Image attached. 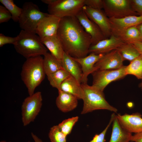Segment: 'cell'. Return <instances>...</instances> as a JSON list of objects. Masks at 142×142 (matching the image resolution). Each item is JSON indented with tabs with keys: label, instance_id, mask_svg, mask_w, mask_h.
Wrapping results in <instances>:
<instances>
[{
	"label": "cell",
	"instance_id": "5bb4252c",
	"mask_svg": "<svg viewBox=\"0 0 142 142\" xmlns=\"http://www.w3.org/2000/svg\"><path fill=\"white\" fill-rule=\"evenodd\" d=\"M124 61L119 52L116 49L104 54L95 66L98 70L116 69L124 66Z\"/></svg>",
	"mask_w": 142,
	"mask_h": 142
},
{
	"label": "cell",
	"instance_id": "30bf717a",
	"mask_svg": "<svg viewBox=\"0 0 142 142\" xmlns=\"http://www.w3.org/2000/svg\"><path fill=\"white\" fill-rule=\"evenodd\" d=\"M82 9L88 18L100 29L106 38L112 35L111 27L109 18L102 10L94 9L84 6Z\"/></svg>",
	"mask_w": 142,
	"mask_h": 142
},
{
	"label": "cell",
	"instance_id": "484cf974",
	"mask_svg": "<svg viewBox=\"0 0 142 142\" xmlns=\"http://www.w3.org/2000/svg\"><path fill=\"white\" fill-rule=\"evenodd\" d=\"M70 75L62 68L47 76L50 85L58 90L62 83Z\"/></svg>",
	"mask_w": 142,
	"mask_h": 142
},
{
	"label": "cell",
	"instance_id": "8d00e7d4",
	"mask_svg": "<svg viewBox=\"0 0 142 142\" xmlns=\"http://www.w3.org/2000/svg\"><path fill=\"white\" fill-rule=\"evenodd\" d=\"M32 137L35 142H43L41 139L39 138L37 136L33 133H31Z\"/></svg>",
	"mask_w": 142,
	"mask_h": 142
},
{
	"label": "cell",
	"instance_id": "d6a6232c",
	"mask_svg": "<svg viewBox=\"0 0 142 142\" xmlns=\"http://www.w3.org/2000/svg\"><path fill=\"white\" fill-rule=\"evenodd\" d=\"M133 11L139 16L142 15V0H130Z\"/></svg>",
	"mask_w": 142,
	"mask_h": 142
},
{
	"label": "cell",
	"instance_id": "3957f363",
	"mask_svg": "<svg viewBox=\"0 0 142 142\" xmlns=\"http://www.w3.org/2000/svg\"><path fill=\"white\" fill-rule=\"evenodd\" d=\"M36 34L22 30L17 36V40L14 45V48L18 53L26 59L44 55L48 52L47 49Z\"/></svg>",
	"mask_w": 142,
	"mask_h": 142
},
{
	"label": "cell",
	"instance_id": "4fadbf2b",
	"mask_svg": "<svg viewBox=\"0 0 142 142\" xmlns=\"http://www.w3.org/2000/svg\"><path fill=\"white\" fill-rule=\"evenodd\" d=\"M104 54L91 53L84 57L80 58H73L81 67L82 75L81 84L87 83L88 77L89 75L92 74L98 70L95 65Z\"/></svg>",
	"mask_w": 142,
	"mask_h": 142
},
{
	"label": "cell",
	"instance_id": "74e56055",
	"mask_svg": "<svg viewBox=\"0 0 142 142\" xmlns=\"http://www.w3.org/2000/svg\"><path fill=\"white\" fill-rule=\"evenodd\" d=\"M140 33L141 39L142 41V23L136 26Z\"/></svg>",
	"mask_w": 142,
	"mask_h": 142
},
{
	"label": "cell",
	"instance_id": "603a6c76",
	"mask_svg": "<svg viewBox=\"0 0 142 142\" xmlns=\"http://www.w3.org/2000/svg\"><path fill=\"white\" fill-rule=\"evenodd\" d=\"M124 43L133 44L142 42L140 33L136 26L130 27L112 34Z\"/></svg>",
	"mask_w": 142,
	"mask_h": 142
},
{
	"label": "cell",
	"instance_id": "9a60e30c",
	"mask_svg": "<svg viewBox=\"0 0 142 142\" xmlns=\"http://www.w3.org/2000/svg\"><path fill=\"white\" fill-rule=\"evenodd\" d=\"M121 126L130 132L137 134L142 132V115L136 113L116 115Z\"/></svg>",
	"mask_w": 142,
	"mask_h": 142
},
{
	"label": "cell",
	"instance_id": "ac0fdd59",
	"mask_svg": "<svg viewBox=\"0 0 142 142\" xmlns=\"http://www.w3.org/2000/svg\"><path fill=\"white\" fill-rule=\"evenodd\" d=\"M58 90V95L56 100V105L61 111L66 113L71 111L75 109L78 104V99L73 95Z\"/></svg>",
	"mask_w": 142,
	"mask_h": 142
},
{
	"label": "cell",
	"instance_id": "d4e9b609",
	"mask_svg": "<svg viewBox=\"0 0 142 142\" xmlns=\"http://www.w3.org/2000/svg\"><path fill=\"white\" fill-rule=\"evenodd\" d=\"M116 50L124 60H128L131 62L140 55L138 50L132 44L124 43Z\"/></svg>",
	"mask_w": 142,
	"mask_h": 142
},
{
	"label": "cell",
	"instance_id": "f546056e",
	"mask_svg": "<svg viewBox=\"0 0 142 142\" xmlns=\"http://www.w3.org/2000/svg\"><path fill=\"white\" fill-rule=\"evenodd\" d=\"M51 142H67V136L61 131L58 125H54L50 129L48 134Z\"/></svg>",
	"mask_w": 142,
	"mask_h": 142
},
{
	"label": "cell",
	"instance_id": "f1b7e54d",
	"mask_svg": "<svg viewBox=\"0 0 142 142\" xmlns=\"http://www.w3.org/2000/svg\"><path fill=\"white\" fill-rule=\"evenodd\" d=\"M78 119V116L73 117L63 120L58 125L62 132L67 136L70 133L73 127Z\"/></svg>",
	"mask_w": 142,
	"mask_h": 142
},
{
	"label": "cell",
	"instance_id": "6da1fadb",
	"mask_svg": "<svg viewBox=\"0 0 142 142\" xmlns=\"http://www.w3.org/2000/svg\"><path fill=\"white\" fill-rule=\"evenodd\" d=\"M57 34L64 52L72 57L82 58L89 54L92 44L91 37L75 16L61 18Z\"/></svg>",
	"mask_w": 142,
	"mask_h": 142
},
{
	"label": "cell",
	"instance_id": "7402d4cb",
	"mask_svg": "<svg viewBox=\"0 0 142 142\" xmlns=\"http://www.w3.org/2000/svg\"><path fill=\"white\" fill-rule=\"evenodd\" d=\"M132 135V133L121 126L115 115L113 122L112 133L109 142H129L131 141Z\"/></svg>",
	"mask_w": 142,
	"mask_h": 142
},
{
	"label": "cell",
	"instance_id": "4316f807",
	"mask_svg": "<svg viewBox=\"0 0 142 142\" xmlns=\"http://www.w3.org/2000/svg\"><path fill=\"white\" fill-rule=\"evenodd\" d=\"M126 75H132L139 79H142V56L140 55L126 66Z\"/></svg>",
	"mask_w": 142,
	"mask_h": 142
},
{
	"label": "cell",
	"instance_id": "83f0119b",
	"mask_svg": "<svg viewBox=\"0 0 142 142\" xmlns=\"http://www.w3.org/2000/svg\"><path fill=\"white\" fill-rule=\"evenodd\" d=\"M0 2L11 13L13 21L18 22L22 8L17 6L13 0H0Z\"/></svg>",
	"mask_w": 142,
	"mask_h": 142
},
{
	"label": "cell",
	"instance_id": "52a82bcc",
	"mask_svg": "<svg viewBox=\"0 0 142 142\" xmlns=\"http://www.w3.org/2000/svg\"><path fill=\"white\" fill-rule=\"evenodd\" d=\"M42 100L40 92L34 93L24 99L21 106L22 120L24 126L34 121L41 110Z\"/></svg>",
	"mask_w": 142,
	"mask_h": 142
},
{
	"label": "cell",
	"instance_id": "9c48e42d",
	"mask_svg": "<svg viewBox=\"0 0 142 142\" xmlns=\"http://www.w3.org/2000/svg\"><path fill=\"white\" fill-rule=\"evenodd\" d=\"M126 66L114 70H98L92 74L93 83L92 85L103 92L105 87L110 83L121 79L126 75Z\"/></svg>",
	"mask_w": 142,
	"mask_h": 142
},
{
	"label": "cell",
	"instance_id": "836d02e7",
	"mask_svg": "<svg viewBox=\"0 0 142 142\" xmlns=\"http://www.w3.org/2000/svg\"><path fill=\"white\" fill-rule=\"evenodd\" d=\"M17 39V36L11 37L5 36L3 34H0V47H2L7 44H12L13 45L16 42Z\"/></svg>",
	"mask_w": 142,
	"mask_h": 142
},
{
	"label": "cell",
	"instance_id": "e575fe53",
	"mask_svg": "<svg viewBox=\"0 0 142 142\" xmlns=\"http://www.w3.org/2000/svg\"><path fill=\"white\" fill-rule=\"evenodd\" d=\"M131 141L134 142H142V132L133 135Z\"/></svg>",
	"mask_w": 142,
	"mask_h": 142
},
{
	"label": "cell",
	"instance_id": "f35d334b",
	"mask_svg": "<svg viewBox=\"0 0 142 142\" xmlns=\"http://www.w3.org/2000/svg\"><path fill=\"white\" fill-rule=\"evenodd\" d=\"M139 86L142 90V82L139 84Z\"/></svg>",
	"mask_w": 142,
	"mask_h": 142
},
{
	"label": "cell",
	"instance_id": "ba28073f",
	"mask_svg": "<svg viewBox=\"0 0 142 142\" xmlns=\"http://www.w3.org/2000/svg\"><path fill=\"white\" fill-rule=\"evenodd\" d=\"M104 11L109 18L119 19L131 15L139 16L132 9L130 0H103Z\"/></svg>",
	"mask_w": 142,
	"mask_h": 142
},
{
	"label": "cell",
	"instance_id": "44dd1931",
	"mask_svg": "<svg viewBox=\"0 0 142 142\" xmlns=\"http://www.w3.org/2000/svg\"><path fill=\"white\" fill-rule=\"evenodd\" d=\"M59 90L73 95L78 99L83 100L84 98V92L81 84L71 75L63 81Z\"/></svg>",
	"mask_w": 142,
	"mask_h": 142
},
{
	"label": "cell",
	"instance_id": "ab89813d",
	"mask_svg": "<svg viewBox=\"0 0 142 142\" xmlns=\"http://www.w3.org/2000/svg\"><path fill=\"white\" fill-rule=\"evenodd\" d=\"M0 142H6V141L5 140H2Z\"/></svg>",
	"mask_w": 142,
	"mask_h": 142
},
{
	"label": "cell",
	"instance_id": "7c38bea8",
	"mask_svg": "<svg viewBox=\"0 0 142 142\" xmlns=\"http://www.w3.org/2000/svg\"><path fill=\"white\" fill-rule=\"evenodd\" d=\"M76 17L85 31L91 36V45L106 38L99 27L88 18L83 9Z\"/></svg>",
	"mask_w": 142,
	"mask_h": 142
},
{
	"label": "cell",
	"instance_id": "5b68a950",
	"mask_svg": "<svg viewBox=\"0 0 142 142\" xmlns=\"http://www.w3.org/2000/svg\"><path fill=\"white\" fill-rule=\"evenodd\" d=\"M18 22L22 30L36 34L37 26L40 21L49 14L41 11L38 6L32 2L23 4Z\"/></svg>",
	"mask_w": 142,
	"mask_h": 142
},
{
	"label": "cell",
	"instance_id": "1f68e13d",
	"mask_svg": "<svg viewBox=\"0 0 142 142\" xmlns=\"http://www.w3.org/2000/svg\"><path fill=\"white\" fill-rule=\"evenodd\" d=\"M12 18L9 11L3 6H0V23L8 22Z\"/></svg>",
	"mask_w": 142,
	"mask_h": 142
},
{
	"label": "cell",
	"instance_id": "7a4b0ae2",
	"mask_svg": "<svg viewBox=\"0 0 142 142\" xmlns=\"http://www.w3.org/2000/svg\"><path fill=\"white\" fill-rule=\"evenodd\" d=\"M41 56L27 59L22 67L21 79L27 89L29 95L34 93L36 88L44 80L45 74Z\"/></svg>",
	"mask_w": 142,
	"mask_h": 142
},
{
	"label": "cell",
	"instance_id": "60d3db41",
	"mask_svg": "<svg viewBox=\"0 0 142 142\" xmlns=\"http://www.w3.org/2000/svg\"><path fill=\"white\" fill-rule=\"evenodd\" d=\"M8 142H11V141H8Z\"/></svg>",
	"mask_w": 142,
	"mask_h": 142
},
{
	"label": "cell",
	"instance_id": "d6986e66",
	"mask_svg": "<svg viewBox=\"0 0 142 142\" xmlns=\"http://www.w3.org/2000/svg\"><path fill=\"white\" fill-rule=\"evenodd\" d=\"M61 61L63 68L81 84L82 74L79 63L64 52Z\"/></svg>",
	"mask_w": 142,
	"mask_h": 142
},
{
	"label": "cell",
	"instance_id": "8fae6325",
	"mask_svg": "<svg viewBox=\"0 0 142 142\" xmlns=\"http://www.w3.org/2000/svg\"><path fill=\"white\" fill-rule=\"evenodd\" d=\"M60 20V18L49 14L39 23L36 34L40 38L57 34Z\"/></svg>",
	"mask_w": 142,
	"mask_h": 142
},
{
	"label": "cell",
	"instance_id": "4dcf8cb0",
	"mask_svg": "<svg viewBox=\"0 0 142 142\" xmlns=\"http://www.w3.org/2000/svg\"><path fill=\"white\" fill-rule=\"evenodd\" d=\"M84 6L93 9L102 10L104 7L103 0H84Z\"/></svg>",
	"mask_w": 142,
	"mask_h": 142
},
{
	"label": "cell",
	"instance_id": "ffe728a7",
	"mask_svg": "<svg viewBox=\"0 0 142 142\" xmlns=\"http://www.w3.org/2000/svg\"><path fill=\"white\" fill-rule=\"evenodd\" d=\"M42 44L57 59L61 60L64 51L62 43L57 34L40 38Z\"/></svg>",
	"mask_w": 142,
	"mask_h": 142
},
{
	"label": "cell",
	"instance_id": "cb8c5ba5",
	"mask_svg": "<svg viewBox=\"0 0 142 142\" xmlns=\"http://www.w3.org/2000/svg\"><path fill=\"white\" fill-rule=\"evenodd\" d=\"M44 56L43 65L47 76L63 68L61 60L56 58L50 53L47 52Z\"/></svg>",
	"mask_w": 142,
	"mask_h": 142
},
{
	"label": "cell",
	"instance_id": "d590c367",
	"mask_svg": "<svg viewBox=\"0 0 142 142\" xmlns=\"http://www.w3.org/2000/svg\"><path fill=\"white\" fill-rule=\"evenodd\" d=\"M133 44L142 56V42L134 43Z\"/></svg>",
	"mask_w": 142,
	"mask_h": 142
},
{
	"label": "cell",
	"instance_id": "e0dca14e",
	"mask_svg": "<svg viewBox=\"0 0 142 142\" xmlns=\"http://www.w3.org/2000/svg\"><path fill=\"white\" fill-rule=\"evenodd\" d=\"M112 34L142 23V15H131L122 18H110Z\"/></svg>",
	"mask_w": 142,
	"mask_h": 142
},
{
	"label": "cell",
	"instance_id": "8992f818",
	"mask_svg": "<svg viewBox=\"0 0 142 142\" xmlns=\"http://www.w3.org/2000/svg\"><path fill=\"white\" fill-rule=\"evenodd\" d=\"M84 6V0H54L47 10L49 14L62 18L76 17Z\"/></svg>",
	"mask_w": 142,
	"mask_h": 142
},
{
	"label": "cell",
	"instance_id": "277c9868",
	"mask_svg": "<svg viewBox=\"0 0 142 142\" xmlns=\"http://www.w3.org/2000/svg\"><path fill=\"white\" fill-rule=\"evenodd\" d=\"M84 97L81 114H84L97 110H106L116 113V108L111 105L106 100L103 92L89 85L87 83H82Z\"/></svg>",
	"mask_w": 142,
	"mask_h": 142
},
{
	"label": "cell",
	"instance_id": "2e32d148",
	"mask_svg": "<svg viewBox=\"0 0 142 142\" xmlns=\"http://www.w3.org/2000/svg\"><path fill=\"white\" fill-rule=\"evenodd\" d=\"M124 43L120 39L112 34L109 38L102 40L90 46L89 53L104 54L116 49Z\"/></svg>",
	"mask_w": 142,
	"mask_h": 142
}]
</instances>
